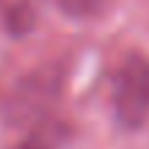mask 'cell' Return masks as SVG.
Masks as SVG:
<instances>
[{"label":"cell","instance_id":"277c9868","mask_svg":"<svg viewBox=\"0 0 149 149\" xmlns=\"http://www.w3.org/2000/svg\"><path fill=\"white\" fill-rule=\"evenodd\" d=\"M58 6L72 19H91L108 6V0H58Z\"/></svg>","mask_w":149,"mask_h":149},{"label":"cell","instance_id":"6da1fadb","mask_svg":"<svg viewBox=\"0 0 149 149\" xmlns=\"http://www.w3.org/2000/svg\"><path fill=\"white\" fill-rule=\"evenodd\" d=\"M113 119L124 130H138L149 119V58L133 53L119 64L111 86Z\"/></svg>","mask_w":149,"mask_h":149},{"label":"cell","instance_id":"7a4b0ae2","mask_svg":"<svg viewBox=\"0 0 149 149\" xmlns=\"http://www.w3.org/2000/svg\"><path fill=\"white\" fill-rule=\"evenodd\" d=\"M44 0H0V19L11 36H25L36 28Z\"/></svg>","mask_w":149,"mask_h":149},{"label":"cell","instance_id":"3957f363","mask_svg":"<svg viewBox=\"0 0 149 149\" xmlns=\"http://www.w3.org/2000/svg\"><path fill=\"white\" fill-rule=\"evenodd\" d=\"M64 124L55 119H42L31 127V133L17 144V149H58L64 141Z\"/></svg>","mask_w":149,"mask_h":149}]
</instances>
